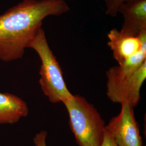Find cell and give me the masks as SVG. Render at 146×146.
Wrapping results in <instances>:
<instances>
[{
	"label": "cell",
	"instance_id": "cell-3",
	"mask_svg": "<svg viewBox=\"0 0 146 146\" xmlns=\"http://www.w3.org/2000/svg\"><path fill=\"white\" fill-rule=\"evenodd\" d=\"M29 48L38 54L41 60L39 84L43 94L53 104L63 102L73 94L64 80L62 70L47 41L41 28L31 41Z\"/></svg>",
	"mask_w": 146,
	"mask_h": 146
},
{
	"label": "cell",
	"instance_id": "cell-7",
	"mask_svg": "<svg viewBox=\"0 0 146 146\" xmlns=\"http://www.w3.org/2000/svg\"><path fill=\"white\" fill-rule=\"evenodd\" d=\"M118 14L123 18L121 30L125 33L138 35L146 30V0H131L121 5Z\"/></svg>",
	"mask_w": 146,
	"mask_h": 146
},
{
	"label": "cell",
	"instance_id": "cell-1",
	"mask_svg": "<svg viewBox=\"0 0 146 146\" xmlns=\"http://www.w3.org/2000/svg\"><path fill=\"white\" fill-rule=\"evenodd\" d=\"M66 0H23L0 15V60L20 59L29 48L44 19L67 13Z\"/></svg>",
	"mask_w": 146,
	"mask_h": 146
},
{
	"label": "cell",
	"instance_id": "cell-12",
	"mask_svg": "<svg viewBox=\"0 0 146 146\" xmlns=\"http://www.w3.org/2000/svg\"><path fill=\"white\" fill-rule=\"evenodd\" d=\"M144 146V145H143V146Z\"/></svg>",
	"mask_w": 146,
	"mask_h": 146
},
{
	"label": "cell",
	"instance_id": "cell-9",
	"mask_svg": "<svg viewBox=\"0 0 146 146\" xmlns=\"http://www.w3.org/2000/svg\"><path fill=\"white\" fill-rule=\"evenodd\" d=\"M130 1L131 0H104L106 14L115 17L118 14L121 5Z\"/></svg>",
	"mask_w": 146,
	"mask_h": 146
},
{
	"label": "cell",
	"instance_id": "cell-4",
	"mask_svg": "<svg viewBox=\"0 0 146 146\" xmlns=\"http://www.w3.org/2000/svg\"><path fill=\"white\" fill-rule=\"evenodd\" d=\"M107 95L114 103L134 108L139 104L142 84L146 79V61L133 73L120 71L117 66L106 72Z\"/></svg>",
	"mask_w": 146,
	"mask_h": 146
},
{
	"label": "cell",
	"instance_id": "cell-11",
	"mask_svg": "<svg viewBox=\"0 0 146 146\" xmlns=\"http://www.w3.org/2000/svg\"><path fill=\"white\" fill-rule=\"evenodd\" d=\"M101 146H118L115 141L113 140V139L111 137V136L106 133L104 136V141L102 142Z\"/></svg>",
	"mask_w": 146,
	"mask_h": 146
},
{
	"label": "cell",
	"instance_id": "cell-2",
	"mask_svg": "<svg viewBox=\"0 0 146 146\" xmlns=\"http://www.w3.org/2000/svg\"><path fill=\"white\" fill-rule=\"evenodd\" d=\"M68 111L69 125L79 146H101L106 125L93 104L80 95H73L63 102Z\"/></svg>",
	"mask_w": 146,
	"mask_h": 146
},
{
	"label": "cell",
	"instance_id": "cell-10",
	"mask_svg": "<svg viewBox=\"0 0 146 146\" xmlns=\"http://www.w3.org/2000/svg\"><path fill=\"white\" fill-rule=\"evenodd\" d=\"M47 132L46 131H41L37 133L33 140L35 146H47Z\"/></svg>",
	"mask_w": 146,
	"mask_h": 146
},
{
	"label": "cell",
	"instance_id": "cell-8",
	"mask_svg": "<svg viewBox=\"0 0 146 146\" xmlns=\"http://www.w3.org/2000/svg\"><path fill=\"white\" fill-rule=\"evenodd\" d=\"M28 113V105L20 97L0 93V124H14Z\"/></svg>",
	"mask_w": 146,
	"mask_h": 146
},
{
	"label": "cell",
	"instance_id": "cell-6",
	"mask_svg": "<svg viewBox=\"0 0 146 146\" xmlns=\"http://www.w3.org/2000/svg\"><path fill=\"white\" fill-rule=\"evenodd\" d=\"M107 38V44L118 65L146 48V30L136 36L113 28L108 33Z\"/></svg>",
	"mask_w": 146,
	"mask_h": 146
},
{
	"label": "cell",
	"instance_id": "cell-5",
	"mask_svg": "<svg viewBox=\"0 0 146 146\" xmlns=\"http://www.w3.org/2000/svg\"><path fill=\"white\" fill-rule=\"evenodd\" d=\"M106 131L118 146H142L143 141L134 108L122 104L120 113L106 125Z\"/></svg>",
	"mask_w": 146,
	"mask_h": 146
}]
</instances>
